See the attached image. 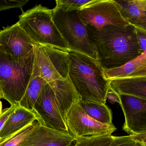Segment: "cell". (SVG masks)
Segmentation results:
<instances>
[{"label": "cell", "mask_w": 146, "mask_h": 146, "mask_svg": "<svg viewBox=\"0 0 146 146\" xmlns=\"http://www.w3.org/2000/svg\"><path fill=\"white\" fill-rule=\"evenodd\" d=\"M86 27L89 38L97 50L98 61L104 70L121 67L143 54L132 25Z\"/></svg>", "instance_id": "cell-1"}, {"label": "cell", "mask_w": 146, "mask_h": 146, "mask_svg": "<svg viewBox=\"0 0 146 146\" xmlns=\"http://www.w3.org/2000/svg\"><path fill=\"white\" fill-rule=\"evenodd\" d=\"M69 77L81 100L106 104L110 80L98 60L78 52H69Z\"/></svg>", "instance_id": "cell-2"}, {"label": "cell", "mask_w": 146, "mask_h": 146, "mask_svg": "<svg viewBox=\"0 0 146 146\" xmlns=\"http://www.w3.org/2000/svg\"><path fill=\"white\" fill-rule=\"evenodd\" d=\"M19 17L18 23L36 44L70 51L54 22L52 10L39 5Z\"/></svg>", "instance_id": "cell-3"}, {"label": "cell", "mask_w": 146, "mask_h": 146, "mask_svg": "<svg viewBox=\"0 0 146 146\" xmlns=\"http://www.w3.org/2000/svg\"><path fill=\"white\" fill-rule=\"evenodd\" d=\"M52 18L70 51L89 56L98 61L97 50L89 38L86 25L78 11L66 12L55 7L52 9Z\"/></svg>", "instance_id": "cell-4"}, {"label": "cell", "mask_w": 146, "mask_h": 146, "mask_svg": "<svg viewBox=\"0 0 146 146\" xmlns=\"http://www.w3.org/2000/svg\"><path fill=\"white\" fill-rule=\"evenodd\" d=\"M34 63L21 67L0 52V96L11 106H19L30 82Z\"/></svg>", "instance_id": "cell-5"}, {"label": "cell", "mask_w": 146, "mask_h": 146, "mask_svg": "<svg viewBox=\"0 0 146 146\" xmlns=\"http://www.w3.org/2000/svg\"><path fill=\"white\" fill-rule=\"evenodd\" d=\"M36 44L18 23L0 32V52L11 57L21 67L34 61Z\"/></svg>", "instance_id": "cell-6"}, {"label": "cell", "mask_w": 146, "mask_h": 146, "mask_svg": "<svg viewBox=\"0 0 146 146\" xmlns=\"http://www.w3.org/2000/svg\"><path fill=\"white\" fill-rule=\"evenodd\" d=\"M35 52L41 76L47 83L69 77V52L40 44L35 46Z\"/></svg>", "instance_id": "cell-7"}, {"label": "cell", "mask_w": 146, "mask_h": 146, "mask_svg": "<svg viewBox=\"0 0 146 146\" xmlns=\"http://www.w3.org/2000/svg\"><path fill=\"white\" fill-rule=\"evenodd\" d=\"M78 13L86 26L96 29L109 25L119 27L129 25L123 17L114 0H92L78 10Z\"/></svg>", "instance_id": "cell-8"}, {"label": "cell", "mask_w": 146, "mask_h": 146, "mask_svg": "<svg viewBox=\"0 0 146 146\" xmlns=\"http://www.w3.org/2000/svg\"><path fill=\"white\" fill-rule=\"evenodd\" d=\"M68 131L75 138L92 135H111L117 129L114 125L99 123L84 111L80 102L75 104L66 118Z\"/></svg>", "instance_id": "cell-9"}, {"label": "cell", "mask_w": 146, "mask_h": 146, "mask_svg": "<svg viewBox=\"0 0 146 146\" xmlns=\"http://www.w3.org/2000/svg\"><path fill=\"white\" fill-rule=\"evenodd\" d=\"M33 111L38 115L39 118L38 122L42 125L58 130L68 131L55 95L48 83L42 90Z\"/></svg>", "instance_id": "cell-10"}, {"label": "cell", "mask_w": 146, "mask_h": 146, "mask_svg": "<svg viewBox=\"0 0 146 146\" xmlns=\"http://www.w3.org/2000/svg\"><path fill=\"white\" fill-rule=\"evenodd\" d=\"M124 115L123 130L129 135L146 133V100L131 96L118 94Z\"/></svg>", "instance_id": "cell-11"}, {"label": "cell", "mask_w": 146, "mask_h": 146, "mask_svg": "<svg viewBox=\"0 0 146 146\" xmlns=\"http://www.w3.org/2000/svg\"><path fill=\"white\" fill-rule=\"evenodd\" d=\"M76 140L68 131L48 128L36 121L19 146H70Z\"/></svg>", "instance_id": "cell-12"}, {"label": "cell", "mask_w": 146, "mask_h": 146, "mask_svg": "<svg viewBox=\"0 0 146 146\" xmlns=\"http://www.w3.org/2000/svg\"><path fill=\"white\" fill-rule=\"evenodd\" d=\"M39 119L38 115L34 111L19 106L0 130V143L9 140L36 121L38 122Z\"/></svg>", "instance_id": "cell-13"}, {"label": "cell", "mask_w": 146, "mask_h": 146, "mask_svg": "<svg viewBox=\"0 0 146 146\" xmlns=\"http://www.w3.org/2000/svg\"><path fill=\"white\" fill-rule=\"evenodd\" d=\"M48 84L54 93L59 108L66 121L72 108L81 101V97L70 77L65 81L56 80Z\"/></svg>", "instance_id": "cell-14"}, {"label": "cell", "mask_w": 146, "mask_h": 146, "mask_svg": "<svg viewBox=\"0 0 146 146\" xmlns=\"http://www.w3.org/2000/svg\"><path fill=\"white\" fill-rule=\"evenodd\" d=\"M114 1L129 24L146 32V0Z\"/></svg>", "instance_id": "cell-15"}, {"label": "cell", "mask_w": 146, "mask_h": 146, "mask_svg": "<svg viewBox=\"0 0 146 146\" xmlns=\"http://www.w3.org/2000/svg\"><path fill=\"white\" fill-rule=\"evenodd\" d=\"M104 74L106 78L109 80L146 78V51L141 56L123 66L104 70Z\"/></svg>", "instance_id": "cell-16"}, {"label": "cell", "mask_w": 146, "mask_h": 146, "mask_svg": "<svg viewBox=\"0 0 146 146\" xmlns=\"http://www.w3.org/2000/svg\"><path fill=\"white\" fill-rule=\"evenodd\" d=\"M110 90L118 94L131 96L146 100V78L110 80Z\"/></svg>", "instance_id": "cell-17"}, {"label": "cell", "mask_w": 146, "mask_h": 146, "mask_svg": "<svg viewBox=\"0 0 146 146\" xmlns=\"http://www.w3.org/2000/svg\"><path fill=\"white\" fill-rule=\"evenodd\" d=\"M47 84V82L41 76L35 53L33 73L27 90L19 102V106L33 111L35 104Z\"/></svg>", "instance_id": "cell-18"}, {"label": "cell", "mask_w": 146, "mask_h": 146, "mask_svg": "<svg viewBox=\"0 0 146 146\" xmlns=\"http://www.w3.org/2000/svg\"><path fill=\"white\" fill-rule=\"evenodd\" d=\"M81 104L85 112L96 121L104 124L113 125L111 111L106 104L82 100Z\"/></svg>", "instance_id": "cell-19"}, {"label": "cell", "mask_w": 146, "mask_h": 146, "mask_svg": "<svg viewBox=\"0 0 146 146\" xmlns=\"http://www.w3.org/2000/svg\"><path fill=\"white\" fill-rule=\"evenodd\" d=\"M113 141L111 135L80 137L76 138L74 146H111Z\"/></svg>", "instance_id": "cell-20"}, {"label": "cell", "mask_w": 146, "mask_h": 146, "mask_svg": "<svg viewBox=\"0 0 146 146\" xmlns=\"http://www.w3.org/2000/svg\"><path fill=\"white\" fill-rule=\"evenodd\" d=\"M92 0H57L56 7L66 12L78 11Z\"/></svg>", "instance_id": "cell-21"}, {"label": "cell", "mask_w": 146, "mask_h": 146, "mask_svg": "<svg viewBox=\"0 0 146 146\" xmlns=\"http://www.w3.org/2000/svg\"><path fill=\"white\" fill-rule=\"evenodd\" d=\"M35 123L22 130L9 140L0 143V146H19L27 135L33 129Z\"/></svg>", "instance_id": "cell-22"}, {"label": "cell", "mask_w": 146, "mask_h": 146, "mask_svg": "<svg viewBox=\"0 0 146 146\" xmlns=\"http://www.w3.org/2000/svg\"><path fill=\"white\" fill-rule=\"evenodd\" d=\"M113 141L111 146H144L141 143L134 140L131 135L123 136H113Z\"/></svg>", "instance_id": "cell-23"}, {"label": "cell", "mask_w": 146, "mask_h": 146, "mask_svg": "<svg viewBox=\"0 0 146 146\" xmlns=\"http://www.w3.org/2000/svg\"><path fill=\"white\" fill-rule=\"evenodd\" d=\"M29 1L27 0H1L0 11H5L12 8H19L24 12L23 7Z\"/></svg>", "instance_id": "cell-24"}, {"label": "cell", "mask_w": 146, "mask_h": 146, "mask_svg": "<svg viewBox=\"0 0 146 146\" xmlns=\"http://www.w3.org/2000/svg\"><path fill=\"white\" fill-rule=\"evenodd\" d=\"M18 107L11 106L9 108H5L3 109V111H1L0 115V130L3 128L7 121L15 112Z\"/></svg>", "instance_id": "cell-25"}, {"label": "cell", "mask_w": 146, "mask_h": 146, "mask_svg": "<svg viewBox=\"0 0 146 146\" xmlns=\"http://www.w3.org/2000/svg\"><path fill=\"white\" fill-rule=\"evenodd\" d=\"M137 38L142 53L146 51V32L139 29H136Z\"/></svg>", "instance_id": "cell-26"}, {"label": "cell", "mask_w": 146, "mask_h": 146, "mask_svg": "<svg viewBox=\"0 0 146 146\" xmlns=\"http://www.w3.org/2000/svg\"><path fill=\"white\" fill-rule=\"evenodd\" d=\"M107 99H108L112 104H114L115 102L120 104V99L119 95L111 90L107 94Z\"/></svg>", "instance_id": "cell-27"}, {"label": "cell", "mask_w": 146, "mask_h": 146, "mask_svg": "<svg viewBox=\"0 0 146 146\" xmlns=\"http://www.w3.org/2000/svg\"><path fill=\"white\" fill-rule=\"evenodd\" d=\"M133 139L141 143L144 146H146V133L140 135H131Z\"/></svg>", "instance_id": "cell-28"}]
</instances>
